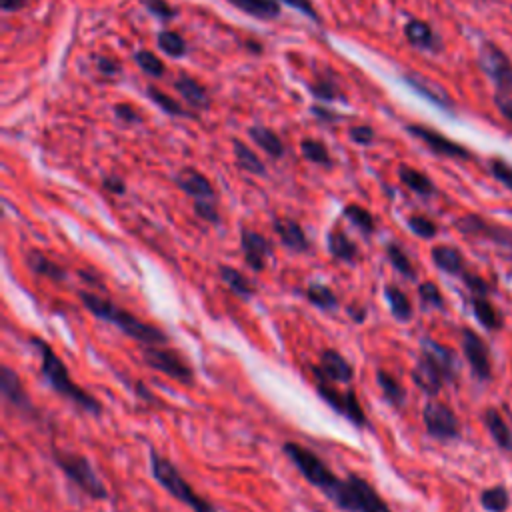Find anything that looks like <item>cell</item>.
Listing matches in <instances>:
<instances>
[{
  "label": "cell",
  "mask_w": 512,
  "mask_h": 512,
  "mask_svg": "<svg viewBox=\"0 0 512 512\" xmlns=\"http://www.w3.org/2000/svg\"><path fill=\"white\" fill-rule=\"evenodd\" d=\"M472 312L476 320L486 328V330H498L502 326V318L496 312L494 304L488 300V296H472Z\"/></svg>",
  "instance_id": "cell-32"
},
{
  "label": "cell",
  "mask_w": 512,
  "mask_h": 512,
  "mask_svg": "<svg viewBox=\"0 0 512 512\" xmlns=\"http://www.w3.org/2000/svg\"><path fill=\"white\" fill-rule=\"evenodd\" d=\"M228 2L256 18H276L280 12V6L276 0H228Z\"/></svg>",
  "instance_id": "cell-35"
},
{
  "label": "cell",
  "mask_w": 512,
  "mask_h": 512,
  "mask_svg": "<svg viewBox=\"0 0 512 512\" xmlns=\"http://www.w3.org/2000/svg\"><path fill=\"white\" fill-rule=\"evenodd\" d=\"M78 300L82 302V306L98 320L114 324L122 334H126L128 338H132L134 342L142 344V346H156V344H168V334L150 322L140 320L136 314H132L130 310L118 306L116 302L96 294V292H88V290H80L78 292Z\"/></svg>",
  "instance_id": "cell-1"
},
{
  "label": "cell",
  "mask_w": 512,
  "mask_h": 512,
  "mask_svg": "<svg viewBox=\"0 0 512 512\" xmlns=\"http://www.w3.org/2000/svg\"><path fill=\"white\" fill-rule=\"evenodd\" d=\"M304 298L308 300V304H312L314 308H318L322 312H336L338 310V298L332 292V288L326 286V284L310 282L304 290Z\"/></svg>",
  "instance_id": "cell-29"
},
{
  "label": "cell",
  "mask_w": 512,
  "mask_h": 512,
  "mask_svg": "<svg viewBox=\"0 0 512 512\" xmlns=\"http://www.w3.org/2000/svg\"><path fill=\"white\" fill-rule=\"evenodd\" d=\"M326 498L344 512H392L372 482L354 472L338 478Z\"/></svg>",
  "instance_id": "cell-3"
},
{
  "label": "cell",
  "mask_w": 512,
  "mask_h": 512,
  "mask_svg": "<svg viewBox=\"0 0 512 512\" xmlns=\"http://www.w3.org/2000/svg\"><path fill=\"white\" fill-rule=\"evenodd\" d=\"M348 316H350L356 324H362V322L366 320V316H368V310H366L364 306H360V304H352V306H348Z\"/></svg>",
  "instance_id": "cell-57"
},
{
  "label": "cell",
  "mask_w": 512,
  "mask_h": 512,
  "mask_svg": "<svg viewBox=\"0 0 512 512\" xmlns=\"http://www.w3.org/2000/svg\"><path fill=\"white\" fill-rule=\"evenodd\" d=\"M412 382L428 396H436L444 384H446V378L442 374V370L426 356L420 352L414 368H412Z\"/></svg>",
  "instance_id": "cell-18"
},
{
  "label": "cell",
  "mask_w": 512,
  "mask_h": 512,
  "mask_svg": "<svg viewBox=\"0 0 512 512\" xmlns=\"http://www.w3.org/2000/svg\"><path fill=\"white\" fill-rule=\"evenodd\" d=\"M96 66H98V70H102L104 74H112V72H118L120 70V66H118V62L116 60H112V58H104V56H98L96 58Z\"/></svg>",
  "instance_id": "cell-56"
},
{
  "label": "cell",
  "mask_w": 512,
  "mask_h": 512,
  "mask_svg": "<svg viewBox=\"0 0 512 512\" xmlns=\"http://www.w3.org/2000/svg\"><path fill=\"white\" fill-rule=\"evenodd\" d=\"M418 298L422 302L424 308H438L442 310L444 304V296L440 292V288L434 282H420L418 284Z\"/></svg>",
  "instance_id": "cell-41"
},
{
  "label": "cell",
  "mask_w": 512,
  "mask_h": 512,
  "mask_svg": "<svg viewBox=\"0 0 512 512\" xmlns=\"http://www.w3.org/2000/svg\"><path fill=\"white\" fill-rule=\"evenodd\" d=\"M146 8L150 12H154L156 16H160V18H172L174 16V10L168 6L166 0H146Z\"/></svg>",
  "instance_id": "cell-50"
},
{
  "label": "cell",
  "mask_w": 512,
  "mask_h": 512,
  "mask_svg": "<svg viewBox=\"0 0 512 512\" xmlns=\"http://www.w3.org/2000/svg\"><path fill=\"white\" fill-rule=\"evenodd\" d=\"M494 104H496L498 112L512 124V96L510 94H496Z\"/></svg>",
  "instance_id": "cell-49"
},
{
  "label": "cell",
  "mask_w": 512,
  "mask_h": 512,
  "mask_svg": "<svg viewBox=\"0 0 512 512\" xmlns=\"http://www.w3.org/2000/svg\"><path fill=\"white\" fill-rule=\"evenodd\" d=\"M300 150L304 154L306 160L314 162V164H322V166H330L332 160H330V154H328V148L320 142V140H314V138H304L300 142Z\"/></svg>",
  "instance_id": "cell-39"
},
{
  "label": "cell",
  "mask_w": 512,
  "mask_h": 512,
  "mask_svg": "<svg viewBox=\"0 0 512 512\" xmlns=\"http://www.w3.org/2000/svg\"><path fill=\"white\" fill-rule=\"evenodd\" d=\"M24 264L26 268L34 274V276H42L54 282H64L66 280V268H62V264L54 262L52 258H48L44 252H40L38 248H30L24 254Z\"/></svg>",
  "instance_id": "cell-22"
},
{
  "label": "cell",
  "mask_w": 512,
  "mask_h": 512,
  "mask_svg": "<svg viewBox=\"0 0 512 512\" xmlns=\"http://www.w3.org/2000/svg\"><path fill=\"white\" fill-rule=\"evenodd\" d=\"M480 504L486 512H506L510 506V494L502 484H498V486L482 490Z\"/></svg>",
  "instance_id": "cell-37"
},
{
  "label": "cell",
  "mask_w": 512,
  "mask_h": 512,
  "mask_svg": "<svg viewBox=\"0 0 512 512\" xmlns=\"http://www.w3.org/2000/svg\"><path fill=\"white\" fill-rule=\"evenodd\" d=\"M136 62H138V66H140L146 74H150V76H162V74H164V64H162V60H160L154 52H150V50H140V52H136Z\"/></svg>",
  "instance_id": "cell-45"
},
{
  "label": "cell",
  "mask_w": 512,
  "mask_h": 512,
  "mask_svg": "<svg viewBox=\"0 0 512 512\" xmlns=\"http://www.w3.org/2000/svg\"><path fill=\"white\" fill-rule=\"evenodd\" d=\"M0 4H2L4 12H14V10L22 8L26 4V0H2Z\"/></svg>",
  "instance_id": "cell-59"
},
{
  "label": "cell",
  "mask_w": 512,
  "mask_h": 512,
  "mask_svg": "<svg viewBox=\"0 0 512 512\" xmlns=\"http://www.w3.org/2000/svg\"><path fill=\"white\" fill-rule=\"evenodd\" d=\"M430 258L438 270L450 276H462L466 272V258L456 246L438 244L430 250Z\"/></svg>",
  "instance_id": "cell-24"
},
{
  "label": "cell",
  "mask_w": 512,
  "mask_h": 512,
  "mask_svg": "<svg viewBox=\"0 0 512 512\" xmlns=\"http://www.w3.org/2000/svg\"><path fill=\"white\" fill-rule=\"evenodd\" d=\"M408 228L412 234L428 240V238H434L438 234V226L434 220H430L428 216H422V214H412L408 216Z\"/></svg>",
  "instance_id": "cell-42"
},
{
  "label": "cell",
  "mask_w": 512,
  "mask_h": 512,
  "mask_svg": "<svg viewBox=\"0 0 512 512\" xmlns=\"http://www.w3.org/2000/svg\"><path fill=\"white\" fill-rule=\"evenodd\" d=\"M326 248H328V254L332 256V260H336V262L354 264V262L360 258V252H358L356 242H354L340 226H334V228L328 232V236H326Z\"/></svg>",
  "instance_id": "cell-21"
},
{
  "label": "cell",
  "mask_w": 512,
  "mask_h": 512,
  "mask_svg": "<svg viewBox=\"0 0 512 512\" xmlns=\"http://www.w3.org/2000/svg\"><path fill=\"white\" fill-rule=\"evenodd\" d=\"M312 90H314V94H316L318 98H332V94H334V90H332L324 80H320L318 86H314Z\"/></svg>",
  "instance_id": "cell-58"
},
{
  "label": "cell",
  "mask_w": 512,
  "mask_h": 512,
  "mask_svg": "<svg viewBox=\"0 0 512 512\" xmlns=\"http://www.w3.org/2000/svg\"><path fill=\"white\" fill-rule=\"evenodd\" d=\"M234 156H236V162L242 170L250 172V174H266V168L262 164V160L256 156V152L252 148H248L244 142L240 140H234Z\"/></svg>",
  "instance_id": "cell-38"
},
{
  "label": "cell",
  "mask_w": 512,
  "mask_h": 512,
  "mask_svg": "<svg viewBox=\"0 0 512 512\" xmlns=\"http://www.w3.org/2000/svg\"><path fill=\"white\" fill-rule=\"evenodd\" d=\"M218 276L228 286V290L242 300H252L258 290L238 268L230 264H218Z\"/></svg>",
  "instance_id": "cell-26"
},
{
  "label": "cell",
  "mask_w": 512,
  "mask_h": 512,
  "mask_svg": "<svg viewBox=\"0 0 512 512\" xmlns=\"http://www.w3.org/2000/svg\"><path fill=\"white\" fill-rule=\"evenodd\" d=\"M350 138L354 140V142H358V144H370L372 142V138H374V132H372V128L370 126H356V128H352L350 130Z\"/></svg>",
  "instance_id": "cell-51"
},
{
  "label": "cell",
  "mask_w": 512,
  "mask_h": 512,
  "mask_svg": "<svg viewBox=\"0 0 512 512\" xmlns=\"http://www.w3.org/2000/svg\"><path fill=\"white\" fill-rule=\"evenodd\" d=\"M0 392H2L4 402L10 404V408H14L16 412L26 414L30 418L38 416V410H36L32 398L28 396L20 376L8 364H2V368H0Z\"/></svg>",
  "instance_id": "cell-12"
},
{
  "label": "cell",
  "mask_w": 512,
  "mask_h": 512,
  "mask_svg": "<svg viewBox=\"0 0 512 512\" xmlns=\"http://www.w3.org/2000/svg\"><path fill=\"white\" fill-rule=\"evenodd\" d=\"M478 68L494 84L496 94L512 96V60L492 40H484L478 48Z\"/></svg>",
  "instance_id": "cell-9"
},
{
  "label": "cell",
  "mask_w": 512,
  "mask_h": 512,
  "mask_svg": "<svg viewBox=\"0 0 512 512\" xmlns=\"http://www.w3.org/2000/svg\"><path fill=\"white\" fill-rule=\"evenodd\" d=\"M376 384L382 392V398L392 406V408H402L406 402V390L404 386L388 372L378 368L376 370Z\"/></svg>",
  "instance_id": "cell-28"
},
{
  "label": "cell",
  "mask_w": 512,
  "mask_h": 512,
  "mask_svg": "<svg viewBox=\"0 0 512 512\" xmlns=\"http://www.w3.org/2000/svg\"><path fill=\"white\" fill-rule=\"evenodd\" d=\"M408 132H410L412 136H416L418 140H422V142H424L434 154H438V156L456 158V160H468V158H472V152H470L466 146H462V144L450 140L448 136H444L442 132H438V130H434V128H430V126L410 124V126H408Z\"/></svg>",
  "instance_id": "cell-13"
},
{
  "label": "cell",
  "mask_w": 512,
  "mask_h": 512,
  "mask_svg": "<svg viewBox=\"0 0 512 512\" xmlns=\"http://www.w3.org/2000/svg\"><path fill=\"white\" fill-rule=\"evenodd\" d=\"M104 188L112 194H124L126 192V186L118 176H106L104 178Z\"/></svg>",
  "instance_id": "cell-54"
},
{
  "label": "cell",
  "mask_w": 512,
  "mask_h": 512,
  "mask_svg": "<svg viewBox=\"0 0 512 512\" xmlns=\"http://www.w3.org/2000/svg\"><path fill=\"white\" fill-rule=\"evenodd\" d=\"M282 2H286L288 6H292V8L300 10V12H304V14H306V16H310L312 20H318L316 10H314V6H312V2H310V0H282Z\"/></svg>",
  "instance_id": "cell-53"
},
{
  "label": "cell",
  "mask_w": 512,
  "mask_h": 512,
  "mask_svg": "<svg viewBox=\"0 0 512 512\" xmlns=\"http://www.w3.org/2000/svg\"><path fill=\"white\" fill-rule=\"evenodd\" d=\"M150 454V472L152 478L178 502L186 504L192 512H218L214 508V504L206 498H202L200 494H196V490L192 488V484L182 476V472L176 468V464L172 460H168L166 456H162L160 452H156L154 448L148 450Z\"/></svg>",
  "instance_id": "cell-4"
},
{
  "label": "cell",
  "mask_w": 512,
  "mask_h": 512,
  "mask_svg": "<svg viewBox=\"0 0 512 512\" xmlns=\"http://www.w3.org/2000/svg\"><path fill=\"white\" fill-rule=\"evenodd\" d=\"M454 226L464 236L490 242L498 250L512 254V228H506L492 220H486L480 214H464L454 222Z\"/></svg>",
  "instance_id": "cell-10"
},
{
  "label": "cell",
  "mask_w": 512,
  "mask_h": 512,
  "mask_svg": "<svg viewBox=\"0 0 512 512\" xmlns=\"http://www.w3.org/2000/svg\"><path fill=\"white\" fill-rule=\"evenodd\" d=\"M482 418H484V426H486L488 434L492 436V440L496 442V446L512 452V428L506 422L504 414L498 408H486Z\"/></svg>",
  "instance_id": "cell-25"
},
{
  "label": "cell",
  "mask_w": 512,
  "mask_h": 512,
  "mask_svg": "<svg viewBox=\"0 0 512 512\" xmlns=\"http://www.w3.org/2000/svg\"><path fill=\"white\" fill-rule=\"evenodd\" d=\"M344 218H348L352 222V226H356L364 236H370L374 234L376 230V220L374 216L360 204H346L344 210H342Z\"/></svg>",
  "instance_id": "cell-36"
},
{
  "label": "cell",
  "mask_w": 512,
  "mask_h": 512,
  "mask_svg": "<svg viewBox=\"0 0 512 512\" xmlns=\"http://www.w3.org/2000/svg\"><path fill=\"white\" fill-rule=\"evenodd\" d=\"M134 388H136V396L142 398L146 404H158V398L150 392V388L144 382H136Z\"/></svg>",
  "instance_id": "cell-55"
},
{
  "label": "cell",
  "mask_w": 512,
  "mask_h": 512,
  "mask_svg": "<svg viewBox=\"0 0 512 512\" xmlns=\"http://www.w3.org/2000/svg\"><path fill=\"white\" fill-rule=\"evenodd\" d=\"M316 382V394L334 410L338 412L342 418H346L352 426L356 428H366L368 426V416L356 396V392L352 388L348 390H340L334 382L322 378V376H314Z\"/></svg>",
  "instance_id": "cell-7"
},
{
  "label": "cell",
  "mask_w": 512,
  "mask_h": 512,
  "mask_svg": "<svg viewBox=\"0 0 512 512\" xmlns=\"http://www.w3.org/2000/svg\"><path fill=\"white\" fill-rule=\"evenodd\" d=\"M310 372L312 376H322L334 384H350L354 378V366L336 348H324L318 364L310 366Z\"/></svg>",
  "instance_id": "cell-16"
},
{
  "label": "cell",
  "mask_w": 512,
  "mask_h": 512,
  "mask_svg": "<svg viewBox=\"0 0 512 512\" xmlns=\"http://www.w3.org/2000/svg\"><path fill=\"white\" fill-rule=\"evenodd\" d=\"M384 298L388 302V308H390L392 316L398 322H410L412 320V316H414L412 302H410V298L406 296V292L400 286L386 284L384 286Z\"/></svg>",
  "instance_id": "cell-27"
},
{
  "label": "cell",
  "mask_w": 512,
  "mask_h": 512,
  "mask_svg": "<svg viewBox=\"0 0 512 512\" xmlns=\"http://www.w3.org/2000/svg\"><path fill=\"white\" fill-rule=\"evenodd\" d=\"M488 172L494 180H498L504 188L512 192V164L504 158H492L488 162Z\"/></svg>",
  "instance_id": "cell-43"
},
{
  "label": "cell",
  "mask_w": 512,
  "mask_h": 512,
  "mask_svg": "<svg viewBox=\"0 0 512 512\" xmlns=\"http://www.w3.org/2000/svg\"><path fill=\"white\" fill-rule=\"evenodd\" d=\"M50 458L58 466V470L88 498L92 500H106L108 498V488L100 480L98 472L94 470L92 462L78 452L62 450L52 446L50 448Z\"/></svg>",
  "instance_id": "cell-5"
},
{
  "label": "cell",
  "mask_w": 512,
  "mask_h": 512,
  "mask_svg": "<svg viewBox=\"0 0 512 512\" xmlns=\"http://www.w3.org/2000/svg\"><path fill=\"white\" fill-rule=\"evenodd\" d=\"M422 420L426 434L434 440H454L460 434V420L444 402L430 400L422 410Z\"/></svg>",
  "instance_id": "cell-11"
},
{
  "label": "cell",
  "mask_w": 512,
  "mask_h": 512,
  "mask_svg": "<svg viewBox=\"0 0 512 512\" xmlns=\"http://www.w3.org/2000/svg\"><path fill=\"white\" fill-rule=\"evenodd\" d=\"M462 352L472 368V374L486 382L492 376V360H490V350L486 342L472 330V328H462Z\"/></svg>",
  "instance_id": "cell-15"
},
{
  "label": "cell",
  "mask_w": 512,
  "mask_h": 512,
  "mask_svg": "<svg viewBox=\"0 0 512 512\" xmlns=\"http://www.w3.org/2000/svg\"><path fill=\"white\" fill-rule=\"evenodd\" d=\"M174 86H176V90L180 92V96H182L188 104H192V108H206V106L210 104L208 94H206V88H204L200 82H196L194 78L184 76V78L176 80Z\"/></svg>",
  "instance_id": "cell-33"
},
{
  "label": "cell",
  "mask_w": 512,
  "mask_h": 512,
  "mask_svg": "<svg viewBox=\"0 0 512 512\" xmlns=\"http://www.w3.org/2000/svg\"><path fill=\"white\" fill-rule=\"evenodd\" d=\"M148 96L160 106V108H164L168 114H174V116H186L188 112L176 102V100H172L168 94H164V92H160V90H156V88H148Z\"/></svg>",
  "instance_id": "cell-46"
},
{
  "label": "cell",
  "mask_w": 512,
  "mask_h": 512,
  "mask_svg": "<svg viewBox=\"0 0 512 512\" xmlns=\"http://www.w3.org/2000/svg\"><path fill=\"white\" fill-rule=\"evenodd\" d=\"M250 138L264 150L268 152L270 156L274 158H280L282 152H284V144L280 140V136L276 132H272L270 128L266 126H252L250 128Z\"/></svg>",
  "instance_id": "cell-34"
},
{
  "label": "cell",
  "mask_w": 512,
  "mask_h": 512,
  "mask_svg": "<svg viewBox=\"0 0 512 512\" xmlns=\"http://www.w3.org/2000/svg\"><path fill=\"white\" fill-rule=\"evenodd\" d=\"M398 176H400V180H402V184L408 188V190H412L414 194H418V196H432L434 192H436V188H434V182L424 174V172H420V170H416V168H410V166H406V164H402L400 168H398Z\"/></svg>",
  "instance_id": "cell-30"
},
{
  "label": "cell",
  "mask_w": 512,
  "mask_h": 512,
  "mask_svg": "<svg viewBox=\"0 0 512 512\" xmlns=\"http://www.w3.org/2000/svg\"><path fill=\"white\" fill-rule=\"evenodd\" d=\"M158 46H160L166 54H170V56H182L184 50H186L184 38H182L180 34H176V32H170V30L160 32V36H158Z\"/></svg>",
  "instance_id": "cell-44"
},
{
  "label": "cell",
  "mask_w": 512,
  "mask_h": 512,
  "mask_svg": "<svg viewBox=\"0 0 512 512\" xmlns=\"http://www.w3.org/2000/svg\"><path fill=\"white\" fill-rule=\"evenodd\" d=\"M194 214L198 218L210 222V224H218L220 222L216 200H194Z\"/></svg>",
  "instance_id": "cell-47"
},
{
  "label": "cell",
  "mask_w": 512,
  "mask_h": 512,
  "mask_svg": "<svg viewBox=\"0 0 512 512\" xmlns=\"http://www.w3.org/2000/svg\"><path fill=\"white\" fill-rule=\"evenodd\" d=\"M30 346H34L40 354V374L44 382L50 386V390H54L58 396H62L64 400H68L70 404H74L78 410L86 414H92V416L102 414V402L72 380L68 366L46 340L32 336Z\"/></svg>",
  "instance_id": "cell-2"
},
{
  "label": "cell",
  "mask_w": 512,
  "mask_h": 512,
  "mask_svg": "<svg viewBox=\"0 0 512 512\" xmlns=\"http://www.w3.org/2000/svg\"><path fill=\"white\" fill-rule=\"evenodd\" d=\"M282 452L284 456L294 464V468L302 474V478L312 484L316 490H320L324 496L334 488V484L338 482V476L326 466V462L312 452L310 448L298 444V442H284L282 444Z\"/></svg>",
  "instance_id": "cell-6"
},
{
  "label": "cell",
  "mask_w": 512,
  "mask_h": 512,
  "mask_svg": "<svg viewBox=\"0 0 512 512\" xmlns=\"http://www.w3.org/2000/svg\"><path fill=\"white\" fill-rule=\"evenodd\" d=\"M386 258L390 262V266L406 280H416V268L410 260V256L406 254V250L398 244V242H388L386 244Z\"/></svg>",
  "instance_id": "cell-31"
},
{
  "label": "cell",
  "mask_w": 512,
  "mask_h": 512,
  "mask_svg": "<svg viewBox=\"0 0 512 512\" xmlns=\"http://www.w3.org/2000/svg\"><path fill=\"white\" fill-rule=\"evenodd\" d=\"M272 228L280 240V244L294 252V254H304L310 250V240L304 232V228L292 220V218H274L272 220Z\"/></svg>",
  "instance_id": "cell-19"
},
{
  "label": "cell",
  "mask_w": 512,
  "mask_h": 512,
  "mask_svg": "<svg viewBox=\"0 0 512 512\" xmlns=\"http://www.w3.org/2000/svg\"><path fill=\"white\" fill-rule=\"evenodd\" d=\"M176 186L194 200H214V188L210 180L196 168H184L176 174Z\"/></svg>",
  "instance_id": "cell-20"
},
{
  "label": "cell",
  "mask_w": 512,
  "mask_h": 512,
  "mask_svg": "<svg viewBox=\"0 0 512 512\" xmlns=\"http://www.w3.org/2000/svg\"><path fill=\"white\" fill-rule=\"evenodd\" d=\"M240 250L244 264L254 272H262L266 268L268 258H272L274 254V244L264 234L244 226L240 230Z\"/></svg>",
  "instance_id": "cell-14"
},
{
  "label": "cell",
  "mask_w": 512,
  "mask_h": 512,
  "mask_svg": "<svg viewBox=\"0 0 512 512\" xmlns=\"http://www.w3.org/2000/svg\"><path fill=\"white\" fill-rule=\"evenodd\" d=\"M406 80H408V84H410L416 92H420L422 96H426V98L432 100L434 104H438V106H442V108H452V102L448 100V96H446L442 90H438V88H434V86H428V82H426L424 78H412V76H408Z\"/></svg>",
  "instance_id": "cell-40"
},
{
  "label": "cell",
  "mask_w": 512,
  "mask_h": 512,
  "mask_svg": "<svg viewBox=\"0 0 512 512\" xmlns=\"http://www.w3.org/2000/svg\"><path fill=\"white\" fill-rule=\"evenodd\" d=\"M460 278H462V282L466 284V288L470 290L472 296H488L490 284H488L482 276H478L476 272H468V270H466Z\"/></svg>",
  "instance_id": "cell-48"
},
{
  "label": "cell",
  "mask_w": 512,
  "mask_h": 512,
  "mask_svg": "<svg viewBox=\"0 0 512 512\" xmlns=\"http://www.w3.org/2000/svg\"><path fill=\"white\" fill-rule=\"evenodd\" d=\"M142 362L156 370L166 374L168 378L184 384V386H192L194 384V368L186 362V358L174 350L168 348L164 344H156V346H144L142 348Z\"/></svg>",
  "instance_id": "cell-8"
},
{
  "label": "cell",
  "mask_w": 512,
  "mask_h": 512,
  "mask_svg": "<svg viewBox=\"0 0 512 512\" xmlns=\"http://www.w3.org/2000/svg\"><path fill=\"white\" fill-rule=\"evenodd\" d=\"M420 352L426 354L442 370L446 382L456 380V376H458V358H456V352L452 348L436 342L430 336H424L420 340Z\"/></svg>",
  "instance_id": "cell-17"
},
{
  "label": "cell",
  "mask_w": 512,
  "mask_h": 512,
  "mask_svg": "<svg viewBox=\"0 0 512 512\" xmlns=\"http://www.w3.org/2000/svg\"><path fill=\"white\" fill-rule=\"evenodd\" d=\"M404 36L406 40L418 48V50H428V52H438L442 48V40L438 34L432 30V26L424 20H410L404 26Z\"/></svg>",
  "instance_id": "cell-23"
},
{
  "label": "cell",
  "mask_w": 512,
  "mask_h": 512,
  "mask_svg": "<svg viewBox=\"0 0 512 512\" xmlns=\"http://www.w3.org/2000/svg\"><path fill=\"white\" fill-rule=\"evenodd\" d=\"M114 112H116L118 118H122L126 122H138L140 120V114L130 104H116Z\"/></svg>",
  "instance_id": "cell-52"
}]
</instances>
